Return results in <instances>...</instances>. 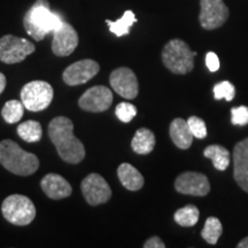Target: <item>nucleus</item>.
Wrapping results in <instances>:
<instances>
[{"label": "nucleus", "instance_id": "f257e3e1", "mask_svg": "<svg viewBox=\"0 0 248 248\" xmlns=\"http://www.w3.org/2000/svg\"><path fill=\"white\" fill-rule=\"evenodd\" d=\"M48 137L64 162L77 164L85 157L83 142L74 135V123L66 116L54 117L48 124Z\"/></svg>", "mask_w": 248, "mask_h": 248}, {"label": "nucleus", "instance_id": "f03ea898", "mask_svg": "<svg viewBox=\"0 0 248 248\" xmlns=\"http://www.w3.org/2000/svg\"><path fill=\"white\" fill-rule=\"evenodd\" d=\"M61 23L60 16L51 12L48 0H36L23 18V26L27 33L37 42L44 39L48 33H53Z\"/></svg>", "mask_w": 248, "mask_h": 248}, {"label": "nucleus", "instance_id": "7ed1b4c3", "mask_svg": "<svg viewBox=\"0 0 248 248\" xmlns=\"http://www.w3.org/2000/svg\"><path fill=\"white\" fill-rule=\"evenodd\" d=\"M0 164L17 176H30L39 168V160L35 154L21 148L11 139L0 141Z\"/></svg>", "mask_w": 248, "mask_h": 248}, {"label": "nucleus", "instance_id": "20e7f679", "mask_svg": "<svg viewBox=\"0 0 248 248\" xmlns=\"http://www.w3.org/2000/svg\"><path fill=\"white\" fill-rule=\"evenodd\" d=\"M194 55L188 45L182 39H172L163 47L162 62L171 73L185 75L194 67Z\"/></svg>", "mask_w": 248, "mask_h": 248}, {"label": "nucleus", "instance_id": "39448f33", "mask_svg": "<svg viewBox=\"0 0 248 248\" xmlns=\"http://www.w3.org/2000/svg\"><path fill=\"white\" fill-rule=\"evenodd\" d=\"M5 219L12 224L24 226L30 224L36 217V207L29 198L22 194H12L1 204Z\"/></svg>", "mask_w": 248, "mask_h": 248}, {"label": "nucleus", "instance_id": "423d86ee", "mask_svg": "<svg viewBox=\"0 0 248 248\" xmlns=\"http://www.w3.org/2000/svg\"><path fill=\"white\" fill-rule=\"evenodd\" d=\"M53 88L45 80H32L21 90V101L30 111H42L53 100Z\"/></svg>", "mask_w": 248, "mask_h": 248}, {"label": "nucleus", "instance_id": "0eeeda50", "mask_svg": "<svg viewBox=\"0 0 248 248\" xmlns=\"http://www.w3.org/2000/svg\"><path fill=\"white\" fill-rule=\"evenodd\" d=\"M35 45L29 40L6 35L0 38V61L7 64L22 62L28 55L35 52Z\"/></svg>", "mask_w": 248, "mask_h": 248}, {"label": "nucleus", "instance_id": "6e6552de", "mask_svg": "<svg viewBox=\"0 0 248 248\" xmlns=\"http://www.w3.org/2000/svg\"><path fill=\"white\" fill-rule=\"evenodd\" d=\"M199 21L204 30H214L222 27L230 15L223 0H200Z\"/></svg>", "mask_w": 248, "mask_h": 248}, {"label": "nucleus", "instance_id": "1a4fd4ad", "mask_svg": "<svg viewBox=\"0 0 248 248\" xmlns=\"http://www.w3.org/2000/svg\"><path fill=\"white\" fill-rule=\"evenodd\" d=\"M82 193L90 206L106 203L111 197V190L108 183L99 173H90L80 184Z\"/></svg>", "mask_w": 248, "mask_h": 248}, {"label": "nucleus", "instance_id": "9d476101", "mask_svg": "<svg viewBox=\"0 0 248 248\" xmlns=\"http://www.w3.org/2000/svg\"><path fill=\"white\" fill-rule=\"evenodd\" d=\"M99 70H100V66L98 62L91 59H84L68 66L62 74V78L69 86L82 85L97 75Z\"/></svg>", "mask_w": 248, "mask_h": 248}, {"label": "nucleus", "instance_id": "9b49d317", "mask_svg": "<svg viewBox=\"0 0 248 248\" xmlns=\"http://www.w3.org/2000/svg\"><path fill=\"white\" fill-rule=\"evenodd\" d=\"M113 102V93L106 86L97 85L86 90L79 98L78 105L83 110L90 113H101L107 110Z\"/></svg>", "mask_w": 248, "mask_h": 248}, {"label": "nucleus", "instance_id": "f8f14e48", "mask_svg": "<svg viewBox=\"0 0 248 248\" xmlns=\"http://www.w3.org/2000/svg\"><path fill=\"white\" fill-rule=\"evenodd\" d=\"M176 191L182 194L204 197L209 193L210 184L206 175L200 172H183L175 181Z\"/></svg>", "mask_w": 248, "mask_h": 248}, {"label": "nucleus", "instance_id": "ddd939ff", "mask_svg": "<svg viewBox=\"0 0 248 248\" xmlns=\"http://www.w3.org/2000/svg\"><path fill=\"white\" fill-rule=\"evenodd\" d=\"M110 86L117 94L125 99H135L138 95L139 86L136 74L126 67L117 68L109 76Z\"/></svg>", "mask_w": 248, "mask_h": 248}, {"label": "nucleus", "instance_id": "4468645a", "mask_svg": "<svg viewBox=\"0 0 248 248\" xmlns=\"http://www.w3.org/2000/svg\"><path fill=\"white\" fill-rule=\"evenodd\" d=\"M78 45V33L69 23L62 21L61 26L53 32L52 52L57 57H68Z\"/></svg>", "mask_w": 248, "mask_h": 248}, {"label": "nucleus", "instance_id": "2eb2a0df", "mask_svg": "<svg viewBox=\"0 0 248 248\" xmlns=\"http://www.w3.org/2000/svg\"><path fill=\"white\" fill-rule=\"evenodd\" d=\"M233 177L235 183L248 193V138L234 146Z\"/></svg>", "mask_w": 248, "mask_h": 248}, {"label": "nucleus", "instance_id": "dca6fc26", "mask_svg": "<svg viewBox=\"0 0 248 248\" xmlns=\"http://www.w3.org/2000/svg\"><path fill=\"white\" fill-rule=\"evenodd\" d=\"M44 193L52 200H61L68 198L73 192V187L66 178L58 173H47L40 182Z\"/></svg>", "mask_w": 248, "mask_h": 248}, {"label": "nucleus", "instance_id": "f3484780", "mask_svg": "<svg viewBox=\"0 0 248 248\" xmlns=\"http://www.w3.org/2000/svg\"><path fill=\"white\" fill-rule=\"evenodd\" d=\"M169 135L173 144L181 150H187L190 148L193 141V135H192L188 124L183 119H175L170 124Z\"/></svg>", "mask_w": 248, "mask_h": 248}, {"label": "nucleus", "instance_id": "a211bd4d", "mask_svg": "<svg viewBox=\"0 0 248 248\" xmlns=\"http://www.w3.org/2000/svg\"><path fill=\"white\" fill-rule=\"evenodd\" d=\"M117 176L124 187L129 191H139L144 186V177L132 164L122 163L117 168Z\"/></svg>", "mask_w": 248, "mask_h": 248}, {"label": "nucleus", "instance_id": "6ab92c4d", "mask_svg": "<svg viewBox=\"0 0 248 248\" xmlns=\"http://www.w3.org/2000/svg\"><path fill=\"white\" fill-rule=\"evenodd\" d=\"M131 147L137 154H150L155 147V136L153 131L146 128L138 129L131 140Z\"/></svg>", "mask_w": 248, "mask_h": 248}, {"label": "nucleus", "instance_id": "aec40b11", "mask_svg": "<svg viewBox=\"0 0 248 248\" xmlns=\"http://www.w3.org/2000/svg\"><path fill=\"white\" fill-rule=\"evenodd\" d=\"M203 155L212 160L214 167L221 171H224L230 164V152L221 145H210L203 151Z\"/></svg>", "mask_w": 248, "mask_h": 248}, {"label": "nucleus", "instance_id": "412c9836", "mask_svg": "<svg viewBox=\"0 0 248 248\" xmlns=\"http://www.w3.org/2000/svg\"><path fill=\"white\" fill-rule=\"evenodd\" d=\"M136 22H137V18H136L132 11L124 12L123 16L119 18L117 21L106 20V23L108 24V27H109L110 32H113L114 35L117 37L129 35L130 28H131Z\"/></svg>", "mask_w": 248, "mask_h": 248}, {"label": "nucleus", "instance_id": "4be33fe9", "mask_svg": "<svg viewBox=\"0 0 248 248\" xmlns=\"http://www.w3.org/2000/svg\"><path fill=\"white\" fill-rule=\"evenodd\" d=\"M16 132L20 138L27 142H37L43 137L42 125L39 122L32 120L18 124Z\"/></svg>", "mask_w": 248, "mask_h": 248}, {"label": "nucleus", "instance_id": "5701e85b", "mask_svg": "<svg viewBox=\"0 0 248 248\" xmlns=\"http://www.w3.org/2000/svg\"><path fill=\"white\" fill-rule=\"evenodd\" d=\"M200 212L193 204H187L178 209L173 215L175 222L181 226H193L199 221Z\"/></svg>", "mask_w": 248, "mask_h": 248}, {"label": "nucleus", "instance_id": "b1692460", "mask_svg": "<svg viewBox=\"0 0 248 248\" xmlns=\"http://www.w3.org/2000/svg\"><path fill=\"white\" fill-rule=\"evenodd\" d=\"M24 114V105L22 101L9 100L6 102L1 109V116L6 123L14 124L20 122Z\"/></svg>", "mask_w": 248, "mask_h": 248}, {"label": "nucleus", "instance_id": "393cba45", "mask_svg": "<svg viewBox=\"0 0 248 248\" xmlns=\"http://www.w3.org/2000/svg\"><path fill=\"white\" fill-rule=\"evenodd\" d=\"M223 232L222 223L216 217H208L204 223V228L201 231V235L207 243L210 245H215L218 241Z\"/></svg>", "mask_w": 248, "mask_h": 248}, {"label": "nucleus", "instance_id": "a878e982", "mask_svg": "<svg viewBox=\"0 0 248 248\" xmlns=\"http://www.w3.org/2000/svg\"><path fill=\"white\" fill-rule=\"evenodd\" d=\"M235 95V88L229 80H224V82L218 83L214 86V98L216 100H221V99H225L226 101H232Z\"/></svg>", "mask_w": 248, "mask_h": 248}, {"label": "nucleus", "instance_id": "bb28decb", "mask_svg": "<svg viewBox=\"0 0 248 248\" xmlns=\"http://www.w3.org/2000/svg\"><path fill=\"white\" fill-rule=\"evenodd\" d=\"M115 114L121 122L129 123L137 115V108L129 102H121L116 106Z\"/></svg>", "mask_w": 248, "mask_h": 248}, {"label": "nucleus", "instance_id": "cd10ccee", "mask_svg": "<svg viewBox=\"0 0 248 248\" xmlns=\"http://www.w3.org/2000/svg\"><path fill=\"white\" fill-rule=\"evenodd\" d=\"M186 122L188 124V128H190L193 137L198 139H203L207 137V126L203 120L197 116H191Z\"/></svg>", "mask_w": 248, "mask_h": 248}, {"label": "nucleus", "instance_id": "c85d7f7f", "mask_svg": "<svg viewBox=\"0 0 248 248\" xmlns=\"http://www.w3.org/2000/svg\"><path fill=\"white\" fill-rule=\"evenodd\" d=\"M231 122L234 125H246L248 124V107L239 106L232 108Z\"/></svg>", "mask_w": 248, "mask_h": 248}, {"label": "nucleus", "instance_id": "c756f323", "mask_svg": "<svg viewBox=\"0 0 248 248\" xmlns=\"http://www.w3.org/2000/svg\"><path fill=\"white\" fill-rule=\"evenodd\" d=\"M206 66L210 71H217L219 69V59L216 53L208 52L206 54Z\"/></svg>", "mask_w": 248, "mask_h": 248}, {"label": "nucleus", "instance_id": "7c9ffc66", "mask_svg": "<svg viewBox=\"0 0 248 248\" xmlns=\"http://www.w3.org/2000/svg\"><path fill=\"white\" fill-rule=\"evenodd\" d=\"M164 247H166V245H164L163 241L161 240L159 237H156V235L150 238V239L145 241L144 244V248H164Z\"/></svg>", "mask_w": 248, "mask_h": 248}, {"label": "nucleus", "instance_id": "2f4dec72", "mask_svg": "<svg viewBox=\"0 0 248 248\" xmlns=\"http://www.w3.org/2000/svg\"><path fill=\"white\" fill-rule=\"evenodd\" d=\"M6 84H7V80H6V77L2 73H0V94L4 92L6 88Z\"/></svg>", "mask_w": 248, "mask_h": 248}, {"label": "nucleus", "instance_id": "473e14b6", "mask_svg": "<svg viewBox=\"0 0 248 248\" xmlns=\"http://www.w3.org/2000/svg\"><path fill=\"white\" fill-rule=\"evenodd\" d=\"M237 247L238 248H248V237L244 238V239L237 245Z\"/></svg>", "mask_w": 248, "mask_h": 248}]
</instances>
